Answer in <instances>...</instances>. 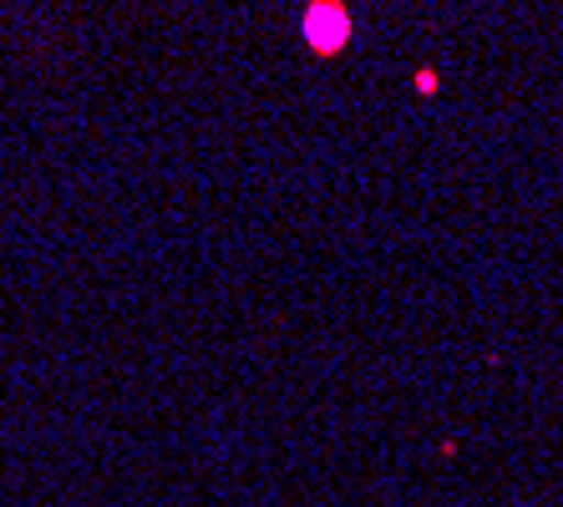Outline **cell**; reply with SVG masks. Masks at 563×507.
<instances>
[{
	"label": "cell",
	"instance_id": "6da1fadb",
	"mask_svg": "<svg viewBox=\"0 0 563 507\" xmlns=\"http://www.w3.org/2000/svg\"><path fill=\"white\" fill-rule=\"evenodd\" d=\"M305 36H310L314 52L335 56L351 36V21H345V5L341 0H310V15H305Z\"/></svg>",
	"mask_w": 563,
	"mask_h": 507
}]
</instances>
